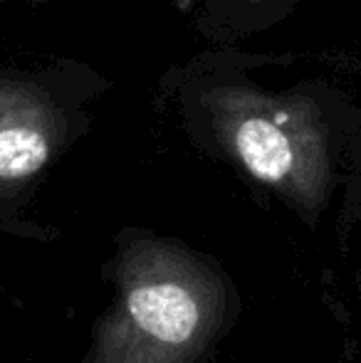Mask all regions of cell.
Listing matches in <instances>:
<instances>
[{"instance_id":"cell-1","label":"cell","mask_w":361,"mask_h":363,"mask_svg":"<svg viewBox=\"0 0 361 363\" xmlns=\"http://www.w3.org/2000/svg\"><path fill=\"white\" fill-rule=\"evenodd\" d=\"M116 296L87 363H196L228 311V287L186 247L139 240L119 259Z\"/></svg>"},{"instance_id":"cell-2","label":"cell","mask_w":361,"mask_h":363,"mask_svg":"<svg viewBox=\"0 0 361 363\" xmlns=\"http://www.w3.org/2000/svg\"><path fill=\"white\" fill-rule=\"evenodd\" d=\"M233 144L243 166L262 183L279 188H309L307 161L292 136L265 116H250L235 126Z\"/></svg>"}]
</instances>
